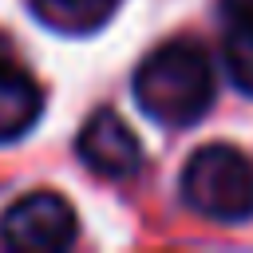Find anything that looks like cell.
<instances>
[{
    "label": "cell",
    "mask_w": 253,
    "mask_h": 253,
    "mask_svg": "<svg viewBox=\"0 0 253 253\" xmlns=\"http://www.w3.org/2000/svg\"><path fill=\"white\" fill-rule=\"evenodd\" d=\"M225 67H229V79L253 99V20L229 24V36H225Z\"/></svg>",
    "instance_id": "obj_7"
},
{
    "label": "cell",
    "mask_w": 253,
    "mask_h": 253,
    "mask_svg": "<svg viewBox=\"0 0 253 253\" xmlns=\"http://www.w3.org/2000/svg\"><path fill=\"white\" fill-rule=\"evenodd\" d=\"M75 154L99 178H130L138 170V162H142V146H138L134 130L115 111H95L79 126Z\"/></svg>",
    "instance_id": "obj_4"
},
{
    "label": "cell",
    "mask_w": 253,
    "mask_h": 253,
    "mask_svg": "<svg viewBox=\"0 0 253 253\" xmlns=\"http://www.w3.org/2000/svg\"><path fill=\"white\" fill-rule=\"evenodd\" d=\"M79 217L71 202L55 190H36L12 202L0 217V237L8 249L20 253H59L75 241Z\"/></svg>",
    "instance_id": "obj_3"
},
{
    "label": "cell",
    "mask_w": 253,
    "mask_h": 253,
    "mask_svg": "<svg viewBox=\"0 0 253 253\" xmlns=\"http://www.w3.org/2000/svg\"><path fill=\"white\" fill-rule=\"evenodd\" d=\"M182 198L194 213L237 225L253 217V162L229 146V142H210L190 154L182 166Z\"/></svg>",
    "instance_id": "obj_2"
},
{
    "label": "cell",
    "mask_w": 253,
    "mask_h": 253,
    "mask_svg": "<svg viewBox=\"0 0 253 253\" xmlns=\"http://www.w3.org/2000/svg\"><path fill=\"white\" fill-rule=\"evenodd\" d=\"M43 115V91L40 83L20 67L0 59V142L24 138L36 119Z\"/></svg>",
    "instance_id": "obj_5"
},
{
    "label": "cell",
    "mask_w": 253,
    "mask_h": 253,
    "mask_svg": "<svg viewBox=\"0 0 253 253\" xmlns=\"http://www.w3.org/2000/svg\"><path fill=\"white\" fill-rule=\"evenodd\" d=\"M28 8L59 36H91L115 16L119 0H28Z\"/></svg>",
    "instance_id": "obj_6"
},
{
    "label": "cell",
    "mask_w": 253,
    "mask_h": 253,
    "mask_svg": "<svg viewBox=\"0 0 253 253\" xmlns=\"http://www.w3.org/2000/svg\"><path fill=\"white\" fill-rule=\"evenodd\" d=\"M134 103L162 126H194L213 107V63L194 40L158 43L134 71Z\"/></svg>",
    "instance_id": "obj_1"
},
{
    "label": "cell",
    "mask_w": 253,
    "mask_h": 253,
    "mask_svg": "<svg viewBox=\"0 0 253 253\" xmlns=\"http://www.w3.org/2000/svg\"><path fill=\"white\" fill-rule=\"evenodd\" d=\"M217 8H221V16H225L229 24L253 20V0H217Z\"/></svg>",
    "instance_id": "obj_8"
}]
</instances>
